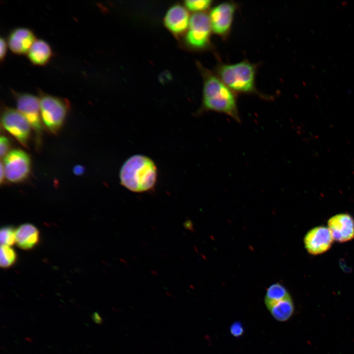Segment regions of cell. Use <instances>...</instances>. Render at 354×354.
<instances>
[{
  "label": "cell",
  "mask_w": 354,
  "mask_h": 354,
  "mask_svg": "<svg viewBox=\"0 0 354 354\" xmlns=\"http://www.w3.org/2000/svg\"><path fill=\"white\" fill-rule=\"evenodd\" d=\"M5 178L10 182L19 183L29 177L31 161L29 154L20 149L10 150L3 158Z\"/></svg>",
  "instance_id": "cell-6"
},
{
  "label": "cell",
  "mask_w": 354,
  "mask_h": 354,
  "mask_svg": "<svg viewBox=\"0 0 354 354\" xmlns=\"http://www.w3.org/2000/svg\"><path fill=\"white\" fill-rule=\"evenodd\" d=\"M213 1L210 0H186L184 1L186 7L193 12H201L206 10L210 7Z\"/></svg>",
  "instance_id": "cell-20"
},
{
  "label": "cell",
  "mask_w": 354,
  "mask_h": 354,
  "mask_svg": "<svg viewBox=\"0 0 354 354\" xmlns=\"http://www.w3.org/2000/svg\"><path fill=\"white\" fill-rule=\"evenodd\" d=\"M5 178V174L3 162L1 161L0 163V182L1 184Z\"/></svg>",
  "instance_id": "cell-27"
},
{
  "label": "cell",
  "mask_w": 354,
  "mask_h": 354,
  "mask_svg": "<svg viewBox=\"0 0 354 354\" xmlns=\"http://www.w3.org/2000/svg\"><path fill=\"white\" fill-rule=\"evenodd\" d=\"M7 42L5 39L1 37L0 39V60L2 61L6 56L7 48Z\"/></svg>",
  "instance_id": "cell-23"
},
{
  "label": "cell",
  "mask_w": 354,
  "mask_h": 354,
  "mask_svg": "<svg viewBox=\"0 0 354 354\" xmlns=\"http://www.w3.org/2000/svg\"><path fill=\"white\" fill-rule=\"evenodd\" d=\"M17 255L15 251L10 246L1 245L0 250V265L2 268H8L15 263Z\"/></svg>",
  "instance_id": "cell-18"
},
{
  "label": "cell",
  "mask_w": 354,
  "mask_h": 354,
  "mask_svg": "<svg viewBox=\"0 0 354 354\" xmlns=\"http://www.w3.org/2000/svg\"><path fill=\"white\" fill-rule=\"evenodd\" d=\"M11 144L10 141L5 136L0 137V155L1 158L4 157L10 151Z\"/></svg>",
  "instance_id": "cell-21"
},
{
  "label": "cell",
  "mask_w": 354,
  "mask_h": 354,
  "mask_svg": "<svg viewBox=\"0 0 354 354\" xmlns=\"http://www.w3.org/2000/svg\"><path fill=\"white\" fill-rule=\"evenodd\" d=\"M327 228L334 240L338 242H345L354 238V219L348 213L332 216L328 221Z\"/></svg>",
  "instance_id": "cell-11"
},
{
  "label": "cell",
  "mask_w": 354,
  "mask_h": 354,
  "mask_svg": "<svg viewBox=\"0 0 354 354\" xmlns=\"http://www.w3.org/2000/svg\"><path fill=\"white\" fill-rule=\"evenodd\" d=\"M189 21L187 11L178 4L171 7L167 12L164 18L166 28L176 35L182 34L188 28Z\"/></svg>",
  "instance_id": "cell-13"
},
{
  "label": "cell",
  "mask_w": 354,
  "mask_h": 354,
  "mask_svg": "<svg viewBox=\"0 0 354 354\" xmlns=\"http://www.w3.org/2000/svg\"><path fill=\"white\" fill-rule=\"evenodd\" d=\"M276 320L283 322L288 321L294 312V305L291 296L277 301L267 308Z\"/></svg>",
  "instance_id": "cell-16"
},
{
  "label": "cell",
  "mask_w": 354,
  "mask_h": 354,
  "mask_svg": "<svg viewBox=\"0 0 354 354\" xmlns=\"http://www.w3.org/2000/svg\"><path fill=\"white\" fill-rule=\"evenodd\" d=\"M334 239L327 227L318 226L307 232L304 238L305 247L310 254L317 255L327 251Z\"/></svg>",
  "instance_id": "cell-10"
},
{
  "label": "cell",
  "mask_w": 354,
  "mask_h": 354,
  "mask_svg": "<svg viewBox=\"0 0 354 354\" xmlns=\"http://www.w3.org/2000/svg\"><path fill=\"white\" fill-rule=\"evenodd\" d=\"M39 232L32 224H22L16 230V243L22 249L30 250L34 248L39 243Z\"/></svg>",
  "instance_id": "cell-14"
},
{
  "label": "cell",
  "mask_w": 354,
  "mask_h": 354,
  "mask_svg": "<svg viewBox=\"0 0 354 354\" xmlns=\"http://www.w3.org/2000/svg\"><path fill=\"white\" fill-rule=\"evenodd\" d=\"M85 170V168L83 166L80 165L74 166L73 169V173L78 176L82 175L84 173Z\"/></svg>",
  "instance_id": "cell-25"
},
{
  "label": "cell",
  "mask_w": 354,
  "mask_h": 354,
  "mask_svg": "<svg viewBox=\"0 0 354 354\" xmlns=\"http://www.w3.org/2000/svg\"><path fill=\"white\" fill-rule=\"evenodd\" d=\"M171 78V75L168 71L162 72L159 77V80L162 83H165L169 81Z\"/></svg>",
  "instance_id": "cell-24"
},
{
  "label": "cell",
  "mask_w": 354,
  "mask_h": 354,
  "mask_svg": "<svg viewBox=\"0 0 354 354\" xmlns=\"http://www.w3.org/2000/svg\"><path fill=\"white\" fill-rule=\"evenodd\" d=\"M1 123L4 129L21 144L28 147L31 126L20 112L13 108L5 107L1 114Z\"/></svg>",
  "instance_id": "cell-7"
},
{
  "label": "cell",
  "mask_w": 354,
  "mask_h": 354,
  "mask_svg": "<svg viewBox=\"0 0 354 354\" xmlns=\"http://www.w3.org/2000/svg\"><path fill=\"white\" fill-rule=\"evenodd\" d=\"M230 330L231 334L236 337L241 336L244 333V328L239 322L233 323L230 326Z\"/></svg>",
  "instance_id": "cell-22"
},
{
  "label": "cell",
  "mask_w": 354,
  "mask_h": 354,
  "mask_svg": "<svg viewBox=\"0 0 354 354\" xmlns=\"http://www.w3.org/2000/svg\"><path fill=\"white\" fill-rule=\"evenodd\" d=\"M92 319L95 323L98 324H101L103 322L102 318L97 312L94 313L92 315Z\"/></svg>",
  "instance_id": "cell-26"
},
{
  "label": "cell",
  "mask_w": 354,
  "mask_h": 354,
  "mask_svg": "<svg viewBox=\"0 0 354 354\" xmlns=\"http://www.w3.org/2000/svg\"><path fill=\"white\" fill-rule=\"evenodd\" d=\"M1 245L11 246L16 243V230L11 226H4L0 232Z\"/></svg>",
  "instance_id": "cell-19"
},
{
  "label": "cell",
  "mask_w": 354,
  "mask_h": 354,
  "mask_svg": "<svg viewBox=\"0 0 354 354\" xmlns=\"http://www.w3.org/2000/svg\"><path fill=\"white\" fill-rule=\"evenodd\" d=\"M158 172L154 161L149 157L136 154L122 164L119 178L121 185L134 193H144L152 190L157 181Z\"/></svg>",
  "instance_id": "cell-2"
},
{
  "label": "cell",
  "mask_w": 354,
  "mask_h": 354,
  "mask_svg": "<svg viewBox=\"0 0 354 354\" xmlns=\"http://www.w3.org/2000/svg\"><path fill=\"white\" fill-rule=\"evenodd\" d=\"M14 96L17 110L25 117L39 139L42 134L43 124L39 98L27 93L15 92Z\"/></svg>",
  "instance_id": "cell-8"
},
{
  "label": "cell",
  "mask_w": 354,
  "mask_h": 354,
  "mask_svg": "<svg viewBox=\"0 0 354 354\" xmlns=\"http://www.w3.org/2000/svg\"><path fill=\"white\" fill-rule=\"evenodd\" d=\"M256 65L247 60L237 63H220L216 74L233 91L239 93H258L256 87Z\"/></svg>",
  "instance_id": "cell-3"
},
{
  "label": "cell",
  "mask_w": 354,
  "mask_h": 354,
  "mask_svg": "<svg viewBox=\"0 0 354 354\" xmlns=\"http://www.w3.org/2000/svg\"><path fill=\"white\" fill-rule=\"evenodd\" d=\"M36 40L34 34L30 30L25 28H18L10 33L7 44L13 53L21 55L27 54Z\"/></svg>",
  "instance_id": "cell-12"
},
{
  "label": "cell",
  "mask_w": 354,
  "mask_h": 354,
  "mask_svg": "<svg viewBox=\"0 0 354 354\" xmlns=\"http://www.w3.org/2000/svg\"><path fill=\"white\" fill-rule=\"evenodd\" d=\"M211 30L209 16L204 13H195L190 18L186 43L194 49L208 48L210 45Z\"/></svg>",
  "instance_id": "cell-5"
},
{
  "label": "cell",
  "mask_w": 354,
  "mask_h": 354,
  "mask_svg": "<svg viewBox=\"0 0 354 354\" xmlns=\"http://www.w3.org/2000/svg\"><path fill=\"white\" fill-rule=\"evenodd\" d=\"M204 79L201 111L224 114L240 121L236 94L218 77L208 70H202Z\"/></svg>",
  "instance_id": "cell-1"
},
{
  "label": "cell",
  "mask_w": 354,
  "mask_h": 354,
  "mask_svg": "<svg viewBox=\"0 0 354 354\" xmlns=\"http://www.w3.org/2000/svg\"><path fill=\"white\" fill-rule=\"evenodd\" d=\"M43 124L53 134L58 132L66 118L69 107L66 100L47 94L39 97Z\"/></svg>",
  "instance_id": "cell-4"
},
{
  "label": "cell",
  "mask_w": 354,
  "mask_h": 354,
  "mask_svg": "<svg viewBox=\"0 0 354 354\" xmlns=\"http://www.w3.org/2000/svg\"><path fill=\"white\" fill-rule=\"evenodd\" d=\"M27 55L32 63L43 66L49 62L53 53L47 42L42 39H36L30 48Z\"/></svg>",
  "instance_id": "cell-15"
},
{
  "label": "cell",
  "mask_w": 354,
  "mask_h": 354,
  "mask_svg": "<svg viewBox=\"0 0 354 354\" xmlns=\"http://www.w3.org/2000/svg\"><path fill=\"white\" fill-rule=\"evenodd\" d=\"M236 9L235 3L227 1L216 5L211 10L208 16L212 31L215 34L223 38L228 36Z\"/></svg>",
  "instance_id": "cell-9"
},
{
  "label": "cell",
  "mask_w": 354,
  "mask_h": 354,
  "mask_svg": "<svg viewBox=\"0 0 354 354\" xmlns=\"http://www.w3.org/2000/svg\"><path fill=\"white\" fill-rule=\"evenodd\" d=\"M290 296L287 289L280 283H277L268 288L264 301L267 308L273 303Z\"/></svg>",
  "instance_id": "cell-17"
}]
</instances>
